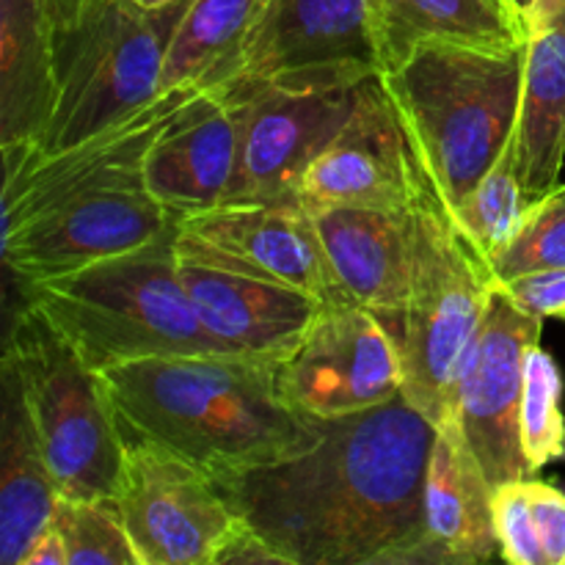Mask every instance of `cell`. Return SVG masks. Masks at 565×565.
<instances>
[{
  "label": "cell",
  "instance_id": "6da1fadb",
  "mask_svg": "<svg viewBox=\"0 0 565 565\" xmlns=\"http://www.w3.org/2000/svg\"><path fill=\"white\" fill-rule=\"evenodd\" d=\"M318 428L301 456L215 480L232 511L287 565H428L436 425L401 395Z\"/></svg>",
  "mask_w": 565,
  "mask_h": 565
},
{
  "label": "cell",
  "instance_id": "7a4b0ae2",
  "mask_svg": "<svg viewBox=\"0 0 565 565\" xmlns=\"http://www.w3.org/2000/svg\"><path fill=\"white\" fill-rule=\"evenodd\" d=\"M279 362L235 353L160 356L103 370L119 423L188 458L213 480L287 461L320 441L296 412Z\"/></svg>",
  "mask_w": 565,
  "mask_h": 565
},
{
  "label": "cell",
  "instance_id": "3957f363",
  "mask_svg": "<svg viewBox=\"0 0 565 565\" xmlns=\"http://www.w3.org/2000/svg\"><path fill=\"white\" fill-rule=\"evenodd\" d=\"M524 47L428 42L384 72L386 92L441 199L456 210L513 141Z\"/></svg>",
  "mask_w": 565,
  "mask_h": 565
},
{
  "label": "cell",
  "instance_id": "277c9868",
  "mask_svg": "<svg viewBox=\"0 0 565 565\" xmlns=\"http://www.w3.org/2000/svg\"><path fill=\"white\" fill-rule=\"evenodd\" d=\"M177 226L180 221L132 252L25 290L97 373L143 359L224 353L199 323L180 279Z\"/></svg>",
  "mask_w": 565,
  "mask_h": 565
},
{
  "label": "cell",
  "instance_id": "5b68a950",
  "mask_svg": "<svg viewBox=\"0 0 565 565\" xmlns=\"http://www.w3.org/2000/svg\"><path fill=\"white\" fill-rule=\"evenodd\" d=\"M412 215V292L395 345L403 367V397L430 423L441 425L452 412L458 373L483 326L494 279L452 218L423 160Z\"/></svg>",
  "mask_w": 565,
  "mask_h": 565
},
{
  "label": "cell",
  "instance_id": "8992f818",
  "mask_svg": "<svg viewBox=\"0 0 565 565\" xmlns=\"http://www.w3.org/2000/svg\"><path fill=\"white\" fill-rule=\"evenodd\" d=\"M191 0L141 6L86 0L55 39V105L42 141L22 152L70 149L160 97L166 53Z\"/></svg>",
  "mask_w": 565,
  "mask_h": 565
},
{
  "label": "cell",
  "instance_id": "52a82bcc",
  "mask_svg": "<svg viewBox=\"0 0 565 565\" xmlns=\"http://www.w3.org/2000/svg\"><path fill=\"white\" fill-rule=\"evenodd\" d=\"M6 362L25 392L33 428L61 497H114L125 463V428L103 373L33 301L6 334Z\"/></svg>",
  "mask_w": 565,
  "mask_h": 565
},
{
  "label": "cell",
  "instance_id": "ba28073f",
  "mask_svg": "<svg viewBox=\"0 0 565 565\" xmlns=\"http://www.w3.org/2000/svg\"><path fill=\"white\" fill-rule=\"evenodd\" d=\"M381 75L367 0H268L215 88L235 105L265 88L315 92Z\"/></svg>",
  "mask_w": 565,
  "mask_h": 565
},
{
  "label": "cell",
  "instance_id": "9c48e42d",
  "mask_svg": "<svg viewBox=\"0 0 565 565\" xmlns=\"http://www.w3.org/2000/svg\"><path fill=\"white\" fill-rule=\"evenodd\" d=\"M141 565H213L237 513L204 469L125 430L114 494Z\"/></svg>",
  "mask_w": 565,
  "mask_h": 565
},
{
  "label": "cell",
  "instance_id": "30bf717a",
  "mask_svg": "<svg viewBox=\"0 0 565 565\" xmlns=\"http://www.w3.org/2000/svg\"><path fill=\"white\" fill-rule=\"evenodd\" d=\"M202 88L163 92L119 125L55 154H3V237L103 191L143 188V160L171 116Z\"/></svg>",
  "mask_w": 565,
  "mask_h": 565
},
{
  "label": "cell",
  "instance_id": "8fae6325",
  "mask_svg": "<svg viewBox=\"0 0 565 565\" xmlns=\"http://www.w3.org/2000/svg\"><path fill=\"white\" fill-rule=\"evenodd\" d=\"M544 318L527 312L494 285L483 326L469 348L452 392L450 417L494 486L535 478L519 436L524 356L541 342Z\"/></svg>",
  "mask_w": 565,
  "mask_h": 565
},
{
  "label": "cell",
  "instance_id": "7c38bea8",
  "mask_svg": "<svg viewBox=\"0 0 565 565\" xmlns=\"http://www.w3.org/2000/svg\"><path fill=\"white\" fill-rule=\"evenodd\" d=\"M182 259L296 287L326 303H353L334 279L312 213L296 199L218 204L180 218Z\"/></svg>",
  "mask_w": 565,
  "mask_h": 565
},
{
  "label": "cell",
  "instance_id": "4fadbf2b",
  "mask_svg": "<svg viewBox=\"0 0 565 565\" xmlns=\"http://www.w3.org/2000/svg\"><path fill=\"white\" fill-rule=\"evenodd\" d=\"M362 83L315 92L265 88L232 105L237 116V163L221 204L298 202L309 166L356 110Z\"/></svg>",
  "mask_w": 565,
  "mask_h": 565
},
{
  "label": "cell",
  "instance_id": "5bb4252c",
  "mask_svg": "<svg viewBox=\"0 0 565 565\" xmlns=\"http://www.w3.org/2000/svg\"><path fill=\"white\" fill-rule=\"evenodd\" d=\"M279 386L296 412L348 417L403 395L395 337L359 303H329L281 364Z\"/></svg>",
  "mask_w": 565,
  "mask_h": 565
},
{
  "label": "cell",
  "instance_id": "9a60e30c",
  "mask_svg": "<svg viewBox=\"0 0 565 565\" xmlns=\"http://www.w3.org/2000/svg\"><path fill=\"white\" fill-rule=\"evenodd\" d=\"M180 215L147 188H121L75 199L3 237V263L25 290L132 252L163 235Z\"/></svg>",
  "mask_w": 565,
  "mask_h": 565
},
{
  "label": "cell",
  "instance_id": "2e32d148",
  "mask_svg": "<svg viewBox=\"0 0 565 565\" xmlns=\"http://www.w3.org/2000/svg\"><path fill=\"white\" fill-rule=\"evenodd\" d=\"M419 154L381 75L362 83L359 105L340 136L309 166L298 191L307 210L412 207Z\"/></svg>",
  "mask_w": 565,
  "mask_h": 565
},
{
  "label": "cell",
  "instance_id": "e0dca14e",
  "mask_svg": "<svg viewBox=\"0 0 565 565\" xmlns=\"http://www.w3.org/2000/svg\"><path fill=\"white\" fill-rule=\"evenodd\" d=\"M180 279L199 323L235 356L285 364L329 303L296 287L180 257Z\"/></svg>",
  "mask_w": 565,
  "mask_h": 565
},
{
  "label": "cell",
  "instance_id": "ac0fdd59",
  "mask_svg": "<svg viewBox=\"0 0 565 565\" xmlns=\"http://www.w3.org/2000/svg\"><path fill=\"white\" fill-rule=\"evenodd\" d=\"M309 213L342 292L397 337L412 292V207H320Z\"/></svg>",
  "mask_w": 565,
  "mask_h": 565
},
{
  "label": "cell",
  "instance_id": "d6986e66",
  "mask_svg": "<svg viewBox=\"0 0 565 565\" xmlns=\"http://www.w3.org/2000/svg\"><path fill=\"white\" fill-rule=\"evenodd\" d=\"M237 163V116L213 92H199L171 116L143 160V188L185 218L218 207Z\"/></svg>",
  "mask_w": 565,
  "mask_h": 565
},
{
  "label": "cell",
  "instance_id": "ffe728a7",
  "mask_svg": "<svg viewBox=\"0 0 565 565\" xmlns=\"http://www.w3.org/2000/svg\"><path fill=\"white\" fill-rule=\"evenodd\" d=\"M428 565H472L500 557L494 486L452 417L436 425L425 483Z\"/></svg>",
  "mask_w": 565,
  "mask_h": 565
},
{
  "label": "cell",
  "instance_id": "44dd1931",
  "mask_svg": "<svg viewBox=\"0 0 565 565\" xmlns=\"http://www.w3.org/2000/svg\"><path fill=\"white\" fill-rule=\"evenodd\" d=\"M511 149L530 202L557 185L565 160V0H539L527 20Z\"/></svg>",
  "mask_w": 565,
  "mask_h": 565
},
{
  "label": "cell",
  "instance_id": "7402d4cb",
  "mask_svg": "<svg viewBox=\"0 0 565 565\" xmlns=\"http://www.w3.org/2000/svg\"><path fill=\"white\" fill-rule=\"evenodd\" d=\"M55 105V39L47 0H0V149L42 141Z\"/></svg>",
  "mask_w": 565,
  "mask_h": 565
},
{
  "label": "cell",
  "instance_id": "603a6c76",
  "mask_svg": "<svg viewBox=\"0 0 565 565\" xmlns=\"http://www.w3.org/2000/svg\"><path fill=\"white\" fill-rule=\"evenodd\" d=\"M0 563L22 565L53 524L58 486L44 458L14 367H0Z\"/></svg>",
  "mask_w": 565,
  "mask_h": 565
},
{
  "label": "cell",
  "instance_id": "cb8c5ba5",
  "mask_svg": "<svg viewBox=\"0 0 565 565\" xmlns=\"http://www.w3.org/2000/svg\"><path fill=\"white\" fill-rule=\"evenodd\" d=\"M381 75L428 42L513 50L527 42L511 0H367Z\"/></svg>",
  "mask_w": 565,
  "mask_h": 565
},
{
  "label": "cell",
  "instance_id": "d4e9b609",
  "mask_svg": "<svg viewBox=\"0 0 565 565\" xmlns=\"http://www.w3.org/2000/svg\"><path fill=\"white\" fill-rule=\"evenodd\" d=\"M268 0H191L169 44L160 94L215 88L263 17Z\"/></svg>",
  "mask_w": 565,
  "mask_h": 565
},
{
  "label": "cell",
  "instance_id": "484cf974",
  "mask_svg": "<svg viewBox=\"0 0 565 565\" xmlns=\"http://www.w3.org/2000/svg\"><path fill=\"white\" fill-rule=\"evenodd\" d=\"M527 204L530 199L524 193L522 180H519L513 149L508 147L494 163V169L450 213L463 230V235L469 237L475 252L489 265L513 241L524 213H527Z\"/></svg>",
  "mask_w": 565,
  "mask_h": 565
},
{
  "label": "cell",
  "instance_id": "4316f807",
  "mask_svg": "<svg viewBox=\"0 0 565 565\" xmlns=\"http://www.w3.org/2000/svg\"><path fill=\"white\" fill-rule=\"evenodd\" d=\"M50 527L70 565H141L114 497H58Z\"/></svg>",
  "mask_w": 565,
  "mask_h": 565
},
{
  "label": "cell",
  "instance_id": "83f0119b",
  "mask_svg": "<svg viewBox=\"0 0 565 565\" xmlns=\"http://www.w3.org/2000/svg\"><path fill=\"white\" fill-rule=\"evenodd\" d=\"M561 397L563 379L555 359L541 345H533L524 356L522 408H519L522 452L533 475L565 458V417Z\"/></svg>",
  "mask_w": 565,
  "mask_h": 565
},
{
  "label": "cell",
  "instance_id": "f1b7e54d",
  "mask_svg": "<svg viewBox=\"0 0 565 565\" xmlns=\"http://www.w3.org/2000/svg\"><path fill=\"white\" fill-rule=\"evenodd\" d=\"M557 268H565V185L527 204L513 241L489 263L494 285Z\"/></svg>",
  "mask_w": 565,
  "mask_h": 565
},
{
  "label": "cell",
  "instance_id": "f546056e",
  "mask_svg": "<svg viewBox=\"0 0 565 565\" xmlns=\"http://www.w3.org/2000/svg\"><path fill=\"white\" fill-rule=\"evenodd\" d=\"M494 530L500 541V557L513 565H546L544 546L535 530L530 508L527 480L494 489Z\"/></svg>",
  "mask_w": 565,
  "mask_h": 565
},
{
  "label": "cell",
  "instance_id": "4dcf8cb0",
  "mask_svg": "<svg viewBox=\"0 0 565 565\" xmlns=\"http://www.w3.org/2000/svg\"><path fill=\"white\" fill-rule=\"evenodd\" d=\"M527 494L546 565H565V494L535 478L527 480Z\"/></svg>",
  "mask_w": 565,
  "mask_h": 565
},
{
  "label": "cell",
  "instance_id": "1f68e13d",
  "mask_svg": "<svg viewBox=\"0 0 565 565\" xmlns=\"http://www.w3.org/2000/svg\"><path fill=\"white\" fill-rule=\"evenodd\" d=\"M502 292H508L513 303L539 318L565 320V268L541 270V274L519 276V279L502 281Z\"/></svg>",
  "mask_w": 565,
  "mask_h": 565
},
{
  "label": "cell",
  "instance_id": "d6a6232c",
  "mask_svg": "<svg viewBox=\"0 0 565 565\" xmlns=\"http://www.w3.org/2000/svg\"><path fill=\"white\" fill-rule=\"evenodd\" d=\"M213 565H287V561L246 519L237 516V524L230 530L221 550L215 552Z\"/></svg>",
  "mask_w": 565,
  "mask_h": 565
},
{
  "label": "cell",
  "instance_id": "836d02e7",
  "mask_svg": "<svg viewBox=\"0 0 565 565\" xmlns=\"http://www.w3.org/2000/svg\"><path fill=\"white\" fill-rule=\"evenodd\" d=\"M22 565H70L66 563L64 544H61L58 533H55L53 527H50L47 533L36 541V546H33L31 555L25 557V563Z\"/></svg>",
  "mask_w": 565,
  "mask_h": 565
},
{
  "label": "cell",
  "instance_id": "e575fe53",
  "mask_svg": "<svg viewBox=\"0 0 565 565\" xmlns=\"http://www.w3.org/2000/svg\"><path fill=\"white\" fill-rule=\"evenodd\" d=\"M83 3H86V0H47V11H50V20H53V31L70 25Z\"/></svg>",
  "mask_w": 565,
  "mask_h": 565
},
{
  "label": "cell",
  "instance_id": "d590c367",
  "mask_svg": "<svg viewBox=\"0 0 565 565\" xmlns=\"http://www.w3.org/2000/svg\"><path fill=\"white\" fill-rule=\"evenodd\" d=\"M511 3H513V9H516L519 20L524 22V31H527V20H530V14H533V9L539 0H511Z\"/></svg>",
  "mask_w": 565,
  "mask_h": 565
},
{
  "label": "cell",
  "instance_id": "8d00e7d4",
  "mask_svg": "<svg viewBox=\"0 0 565 565\" xmlns=\"http://www.w3.org/2000/svg\"><path fill=\"white\" fill-rule=\"evenodd\" d=\"M141 6H163V3H171V0H138Z\"/></svg>",
  "mask_w": 565,
  "mask_h": 565
}]
</instances>
